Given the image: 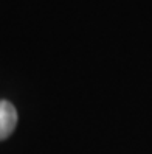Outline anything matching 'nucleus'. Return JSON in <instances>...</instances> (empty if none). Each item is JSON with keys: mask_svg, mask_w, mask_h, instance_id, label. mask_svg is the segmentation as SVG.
Masks as SVG:
<instances>
[{"mask_svg": "<svg viewBox=\"0 0 152 154\" xmlns=\"http://www.w3.org/2000/svg\"><path fill=\"white\" fill-rule=\"evenodd\" d=\"M16 125H17L16 107L6 100H0V140L10 137Z\"/></svg>", "mask_w": 152, "mask_h": 154, "instance_id": "1", "label": "nucleus"}]
</instances>
